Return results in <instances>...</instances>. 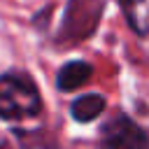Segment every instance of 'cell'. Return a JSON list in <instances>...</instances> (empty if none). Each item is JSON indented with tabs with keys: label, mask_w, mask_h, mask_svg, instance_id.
I'll return each instance as SVG.
<instances>
[{
	"label": "cell",
	"mask_w": 149,
	"mask_h": 149,
	"mask_svg": "<svg viewBox=\"0 0 149 149\" xmlns=\"http://www.w3.org/2000/svg\"><path fill=\"white\" fill-rule=\"evenodd\" d=\"M42 98L35 81L23 72H7L0 77V119L23 121L37 116Z\"/></svg>",
	"instance_id": "obj_1"
},
{
	"label": "cell",
	"mask_w": 149,
	"mask_h": 149,
	"mask_svg": "<svg viewBox=\"0 0 149 149\" xmlns=\"http://www.w3.org/2000/svg\"><path fill=\"white\" fill-rule=\"evenodd\" d=\"M102 144L114 147V149H126V147L128 149H140V147H149V137L133 119H128L123 114H116L102 128Z\"/></svg>",
	"instance_id": "obj_2"
},
{
	"label": "cell",
	"mask_w": 149,
	"mask_h": 149,
	"mask_svg": "<svg viewBox=\"0 0 149 149\" xmlns=\"http://www.w3.org/2000/svg\"><path fill=\"white\" fill-rule=\"evenodd\" d=\"M102 9V0H72L65 14V23H63V35L81 40L86 37L100 16Z\"/></svg>",
	"instance_id": "obj_3"
},
{
	"label": "cell",
	"mask_w": 149,
	"mask_h": 149,
	"mask_svg": "<svg viewBox=\"0 0 149 149\" xmlns=\"http://www.w3.org/2000/svg\"><path fill=\"white\" fill-rule=\"evenodd\" d=\"M91 74H93V68L88 63H84V61H70V63H65L58 70L56 86L61 91H74V88L84 86L91 79Z\"/></svg>",
	"instance_id": "obj_4"
},
{
	"label": "cell",
	"mask_w": 149,
	"mask_h": 149,
	"mask_svg": "<svg viewBox=\"0 0 149 149\" xmlns=\"http://www.w3.org/2000/svg\"><path fill=\"white\" fill-rule=\"evenodd\" d=\"M119 2H121L128 26L137 35L147 37L149 35V0H119Z\"/></svg>",
	"instance_id": "obj_5"
},
{
	"label": "cell",
	"mask_w": 149,
	"mask_h": 149,
	"mask_svg": "<svg viewBox=\"0 0 149 149\" xmlns=\"http://www.w3.org/2000/svg\"><path fill=\"white\" fill-rule=\"evenodd\" d=\"M102 109H105V98L98 95V93L79 95V98L72 102V107H70L72 116H74L77 121H81V123H88V121L98 119V116L102 114Z\"/></svg>",
	"instance_id": "obj_6"
}]
</instances>
